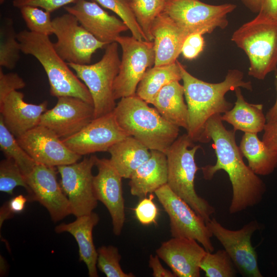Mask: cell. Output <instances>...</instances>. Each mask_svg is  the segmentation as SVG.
Instances as JSON below:
<instances>
[{"mask_svg": "<svg viewBox=\"0 0 277 277\" xmlns=\"http://www.w3.org/2000/svg\"><path fill=\"white\" fill-rule=\"evenodd\" d=\"M129 2H130L131 0H127Z\"/></svg>", "mask_w": 277, "mask_h": 277, "instance_id": "50", "label": "cell"}, {"mask_svg": "<svg viewBox=\"0 0 277 277\" xmlns=\"http://www.w3.org/2000/svg\"><path fill=\"white\" fill-rule=\"evenodd\" d=\"M97 174L93 176L94 196L107 209L112 220L113 233L119 235L125 221L122 177L112 165L110 159L96 157Z\"/></svg>", "mask_w": 277, "mask_h": 277, "instance_id": "18", "label": "cell"}, {"mask_svg": "<svg viewBox=\"0 0 277 277\" xmlns=\"http://www.w3.org/2000/svg\"><path fill=\"white\" fill-rule=\"evenodd\" d=\"M53 43L58 54L67 63L90 64L93 54L107 46L86 30L72 14L67 13L52 19Z\"/></svg>", "mask_w": 277, "mask_h": 277, "instance_id": "10", "label": "cell"}, {"mask_svg": "<svg viewBox=\"0 0 277 277\" xmlns=\"http://www.w3.org/2000/svg\"><path fill=\"white\" fill-rule=\"evenodd\" d=\"M99 220L98 214L92 212L76 217L71 223H61L55 228L56 233L68 232L74 238L78 246L80 260L86 264L90 277L98 276L97 251L94 245L92 232Z\"/></svg>", "mask_w": 277, "mask_h": 277, "instance_id": "24", "label": "cell"}, {"mask_svg": "<svg viewBox=\"0 0 277 277\" xmlns=\"http://www.w3.org/2000/svg\"><path fill=\"white\" fill-rule=\"evenodd\" d=\"M204 44L203 35L199 33L190 34L183 44L181 53L186 59H194L203 50Z\"/></svg>", "mask_w": 277, "mask_h": 277, "instance_id": "42", "label": "cell"}, {"mask_svg": "<svg viewBox=\"0 0 277 277\" xmlns=\"http://www.w3.org/2000/svg\"><path fill=\"white\" fill-rule=\"evenodd\" d=\"M182 80L177 60L175 63L148 68L140 82L135 95L148 104H152L161 89L174 81Z\"/></svg>", "mask_w": 277, "mask_h": 277, "instance_id": "29", "label": "cell"}, {"mask_svg": "<svg viewBox=\"0 0 277 277\" xmlns=\"http://www.w3.org/2000/svg\"><path fill=\"white\" fill-rule=\"evenodd\" d=\"M17 39L22 52L34 56L43 66L52 96L75 97L93 105L87 86L58 54L49 36L24 30L17 33Z\"/></svg>", "mask_w": 277, "mask_h": 277, "instance_id": "4", "label": "cell"}, {"mask_svg": "<svg viewBox=\"0 0 277 277\" xmlns=\"http://www.w3.org/2000/svg\"><path fill=\"white\" fill-rule=\"evenodd\" d=\"M214 236L230 256L236 269L245 277H262L258 261V255L251 243L253 234L261 228L256 220H252L239 230L224 227L215 219L206 223Z\"/></svg>", "mask_w": 277, "mask_h": 277, "instance_id": "12", "label": "cell"}, {"mask_svg": "<svg viewBox=\"0 0 277 277\" xmlns=\"http://www.w3.org/2000/svg\"><path fill=\"white\" fill-rule=\"evenodd\" d=\"M77 0H13V6L20 9L26 6H35L50 12V13L65 7L67 5L75 3Z\"/></svg>", "mask_w": 277, "mask_h": 277, "instance_id": "40", "label": "cell"}, {"mask_svg": "<svg viewBox=\"0 0 277 277\" xmlns=\"http://www.w3.org/2000/svg\"><path fill=\"white\" fill-rule=\"evenodd\" d=\"M128 136L112 112L93 118L81 131L62 140L71 151L82 156L108 151L112 145Z\"/></svg>", "mask_w": 277, "mask_h": 277, "instance_id": "15", "label": "cell"}, {"mask_svg": "<svg viewBox=\"0 0 277 277\" xmlns=\"http://www.w3.org/2000/svg\"><path fill=\"white\" fill-rule=\"evenodd\" d=\"M149 266L152 270V275L154 277H175L172 271L163 267L156 254L155 256L152 254L150 255Z\"/></svg>", "mask_w": 277, "mask_h": 277, "instance_id": "44", "label": "cell"}, {"mask_svg": "<svg viewBox=\"0 0 277 277\" xmlns=\"http://www.w3.org/2000/svg\"><path fill=\"white\" fill-rule=\"evenodd\" d=\"M0 149L6 158L13 159L26 177L36 163L28 155L18 143L16 138L5 126L0 115Z\"/></svg>", "mask_w": 277, "mask_h": 277, "instance_id": "31", "label": "cell"}, {"mask_svg": "<svg viewBox=\"0 0 277 277\" xmlns=\"http://www.w3.org/2000/svg\"><path fill=\"white\" fill-rule=\"evenodd\" d=\"M231 40L246 54L248 75L263 80L277 68V21L258 13L235 30Z\"/></svg>", "mask_w": 277, "mask_h": 277, "instance_id": "6", "label": "cell"}, {"mask_svg": "<svg viewBox=\"0 0 277 277\" xmlns=\"http://www.w3.org/2000/svg\"><path fill=\"white\" fill-rule=\"evenodd\" d=\"M153 198L152 193L150 194L148 198H142L134 209L137 219L144 225H148L156 222L158 210L152 201Z\"/></svg>", "mask_w": 277, "mask_h": 277, "instance_id": "38", "label": "cell"}, {"mask_svg": "<svg viewBox=\"0 0 277 277\" xmlns=\"http://www.w3.org/2000/svg\"><path fill=\"white\" fill-rule=\"evenodd\" d=\"M122 56L119 72L113 87L115 100L135 95L137 86L146 70L154 65L153 42L138 40L133 36H118Z\"/></svg>", "mask_w": 277, "mask_h": 277, "instance_id": "9", "label": "cell"}, {"mask_svg": "<svg viewBox=\"0 0 277 277\" xmlns=\"http://www.w3.org/2000/svg\"><path fill=\"white\" fill-rule=\"evenodd\" d=\"M200 268L206 277H233L236 273V268L225 249L215 253L207 251L201 260Z\"/></svg>", "mask_w": 277, "mask_h": 277, "instance_id": "33", "label": "cell"}, {"mask_svg": "<svg viewBox=\"0 0 277 277\" xmlns=\"http://www.w3.org/2000/svg\"><path fill=\"white\" fill-rule=\"evenodd\" d=\"M21 44L11 18H7L0 28V66L13 69L20 58Z\"/></svg>", "mask_w": 277, "mask_h": 277, "instance_id": "30", "label": "cell"}, {"mask_svg": "<svg viewBox=\"0 0 277 277\" xmlns=\"http://www.w3.org/2000/svg\"><path fill=\"white\" fill-rule=\"evenodd\" d=\"M118 44L114 42L107 45L102 58L94 64L68 63L91 94L94 107V118L112 112L116 105L113 87L121 63Z\"/></svg>", "mask_w": 277, "mask_h": 277, "instance_id": "7", "label": "cell"}, {"mask_svg": "<svg viewBox=\"0 0 277 277\" xmlns=\"http://www.w3.org/2000/svg\"><path fill=\"white\" fill-rule=\"evenodd\" d=\"M184 97L183 85L179 81H174L161 89L152 105L166 121L187 130L188 110Z\"/></svg>", "mask_w": 277, "mask_h": 277, "instance_id": "26", "label": "cell"}, {"mask_svg": "<svg viewBox=\"0 0 277 277\" xmlns=\"http://www.w3.org/2000/svg\"><path fill=\"white\" fill-rule=\"evenodd\" d=\"M23 93L11 92L0 104V112L4 123L16 137L39 125L41 117L47 110L48 101L39 104L26 103Z\"/></svg>", "mask_w": 277, "mask_h": 277, "instance_id": "21", "label": "cell"}, {"mask_svg": "<svg viewBox=\"0 0 277 277\" xmlns=\"http://www.w3.org/2000/svg\"><path fill=\"white\" fill-rule=\"evenodd\" d=\"M130 6L147 40L153 41L152 26L155 18L164 12L166 0H131Z\"/></svg>", "mask_w": 277, "mask_h": 277, "instance_id": "32", "label": "cell"}, {"mask_svg": "<svg viewBox=\"0 0 277 277\" xmlns=\"http://www.w3.org/2000/svg\"><path fill=\"white\" fill-rule=\"evenodd\" d=\"M232 4L210 5L199 0H169L165 12L189 34L211 33L228 25L227 15L236 8Z\"/></svg>", "mask_w": 277, "mask_h": 277, "instance_id": "8", "label": "cell"}, {"mask_svg": "<svg viewBox=\"0 0 277 277\" xmlns=\"http://www.w3.org/2000/svg\"><path fill=\"white\" fill-rule=\"evenodd\" d=\"M57 171L54 167L36 163L26 177L30 189L28 200L39 202L54 222L72 214L69 201L57 182Z\"/></svg>", "mask_w": 277, "mask_h": 277, "instance_id": "14", "label": "cell"}, {"mask_svg": "<svg viewBox=\"0 0 277 277\" xmlns=\"http://www.w3.org/2000/svg\"><path fill=\"white\" fill-rule=\"evenodd\" d=\"M16 140L28 155L38 164L57 167L77 162L81 159L68 148L52 131L39 125Z\"/></svg>", "mask_w": 277, "mask_h": 277, "instance_id": "16", "label": "cell"}, {"mask_svg": "<svg viewBox=\"0 0 277 277\" xmlns=\"http://www.w3.org/2000/svg\"><path fill=\"white\" fill-rule=\"evenodd\" d=\"M262 140L269 148L277 152V121L266 123Z\"/></svg>", "mask_w": 277, "mask_h": 277, "instance_id": "43", "label": "cell"}, {"mask_svg": "<svg viewBox=\"0 0 277 277\" xmlns=\"http://www.w3.org/2000/svg\"><path fill=\"white\" fill-rule=\"evenodd\" d=\"M168 214L172 238L196 240L209 252L214 250L212 235L206 223L183 199L175 194L166 184L154 192Z\"/></svg>", "mask_w": 277, "mask_h": 277, "instance_id": "11", "label": "cell"}, {"mask_svg": "<svg viewBox=\"0 0 277 277\" xmlns=\"http://www.w3.org/2000/svg\"><path fill=\"white\" fill-rule=\"evenodd\" d=\"M259 13L277 21V0H263Z\"/></svg>", "mask_w": 277, "mask_h": 277, "instance_id": "45", "label": "cell"}, {"mask_svg": "<svg viewBox=\"0 0 277 277\" xmlns=\"http://www.w3.org/2000/svg\"><path fill=\"white\" fill-rule=\"evenodd\" d=\"M19 9L29 31L49 36L53 34L52 19L50 12L32 6H24Z\"/></svg>", "mask_w": 277, "mask_h": 277, "instance_id": "36", "label": "cell"}, {"mask_svg": "<svg viewBox=\"0 0 277 277\" xmlns=\"http://www.w3.org/2000/svg\"><path fill=\"white\" fill-rule=\"evenodd\" d=\"M17 186L24 187L30 193L26 177L18 165L13 159L6 158L0 162V191L11 195Z\"/></svg>", "mask_w": 277, "mask_h": 277, "instance_id": "34", "label": "cell"}, {"mask_svg": "<svg viewBox=\"0 0 277 277\" xmlns=\"http://www.w3.org/2000/svg\"><path fill=\"white\" fill-rule=\"evenodd\" d=\"M166 1H169V0H166Z\"/></svg>", "mask_w": 277, "mask_h": 277, "instance_id": "51", "label": "cell"}, {"mask_svg": "<svg viewBox=\"0 0 277 277\" xmlns=\"http://www.w3.org/2000/svg\"><path fill=\"white\" fill-rule=\"evenodd\" d=\"M150 152V157L134 171L129 179L131 194L142 199L167 184L166 154L156 150H151Z\"/></svg>", "mask_w": 277, "mask_h": 277, "instance_id": "23", "label": "cell"}, {"mask_svg": "<svg viewBox=\"0 0 277 277\" xmlns=\"http://www.w3.org/2000/svg\"><path fill=\"white\" fill-rule=\"evenodd\" d=\"M235 131L224 126L221 114L211 116L206 122L199 142L212 140L216 162L201 168L203 177L211 180L219 170L225 171L230 181L232 196L229 212L235 214L259 204L266 191L263 181L246 165L235 142Z\"/></svg>", "mask_w": 277, "mask_h": 277, "instance_id": "1", "label": "cell"}, {"mask_svg": "<svg viewBox=\"0 0 277 277\" xmlns=\"http://www.w3.org/2000/svg\"><path fill=\"white\" fill-rule=\"evenodd\" d=\"M96 157L91 155L80 162L56 167L61 177V187L69 201L72 214L76 217L90 214L97 205L92 174Z\"/></svg>", "mask_w": 277, "mask_h": 277, "instance_id": "13", "label": "cell"}, {"mask_svg": "<svg viewBox=\"0 0 277 277\" xmlns=\"http://www.w3.org/2000/svg\"><path fill=\"white\" fill-rule=\"evenodd\" d=\"M255 133L245 132L239 149L248 166L258 175L271 174L277 167V152L268 147Z\"/></svg>", "mask_w": 277, "mask_h": 277, "instance_id": "28", "label": "cell"}, {"mask_svg": "<svg viewBox=\"0 0 277 277\" xmlns=\"http://www.w3.org/2000/svg\"><path fill=\"white\" fill-rule=\"evenodd\" d=\"M26 83L23 79L15 72L4 73L0 68V104L12 91L24 88Z\"/></svg>", "mask_w": 277, "mask_h": 277, "instance_id": "39", "label": "cell"}, {"mask_svg": "<svg viewBox=\"0 0 277 277\" xmlns=\"http://www.w3.org/2000/svg\"><path fill=\"white\" fill-rule=\"evenodd\" d=\"M234 91L236 97L234 105L221 115L222 120L231 124L234 131L258 133L264 131L267 122L263 105L246 101L241 87L236 88Z\"/></svg>", "mask_w": 277, "mask_h": 277, "instance_id": "25", "label": "cell"}, {"mask_svg": "<svg viewBox=\"0 0 277 277\" xmlns=\"http://www.w3.org/2000/svg\"><path fill=\"white\" fill-rule=\"evenodd\" d=\"M274 86L276 91V98L275 103L265 115L267 123L277 121V68L274 71Z\"/></svg>", "mask_w": 277, "mask_h": 277, "instance_id": "46", "label": "cell"}, {"mask_svg": "<svg viewBox=\"0 0 277 277\" xmlns=\"http://www.w3.org/2000/svg\"><path fill=\"white\" fill-rule=\"evenodd\" d=\"M93 118L92 104L75 97L61 96L53 108L43 113L39 125L63 140L81 131Z\"/></svg>", "mask_w": 277, "mask_h": 277, "instance_id": "17", "label": "cell"}, {"mask_svg": "<svg viewBox=\"0 0 277 277\" xmlns=\"http://www.w3.org/2000/svg\"><path fill=\"white\" fill-rule=\"evenodd\" d=\"M97 266L107 277H133L131 273L125 272L120 264L121 255L117 247L102 246L97 250Z\"/></svg>", "mask_w": 277, "mask_h": 277, "instance_id": "37", "label": "cell"}, {"mask_svg": "<svg viewBox=\"0 0 277 277\" xmlns=\"http://www.w3.org/2000/svg\"><path fill=\"white\" fill-rule=\"evenodd\" d=\"M108 152L110 162L123 178L130 179L134 171L150 156V150L128 136L112 145Z\"/></svg>", "mask_w": 277, "mask_h": 277, "instance_id": "27", "label": "cell"}, {"mask_svg": "<svg viewBox=\"0 0 277 277\" xmlns=\"http://www.w3.org/2000/svg\"><path fill=\"white\" fill-rule=\"evenodd\" d=\"M151 33L155 52L154 66L175 63L182 53L185 39L190 35L165 12L154 20Z\"/></svg>", "mask_w": 277, "mask_h": 277, "instance_id": "22", "label": "cell"}, {"mask_svg": "<svg viewBox=\"0 0 277 277\" xmlns=\"http://www.w3.org/2000/svg\"><path fill=\"white\" fill-rule=\"evenodd\" d=\"M79 23L98 41L107 45L116 42L128 28L121 20L110 15L95 2L77 0L71 6H65Z\"/></svg>", "mask_w": 277, "mask_h": 277, "instance_id": "19", "label": "cell"}, {"mask_svg": "<svg viewBox=\"0 0 277 277\" xmlns=\"http://www.w3.org/2000/svg\"><path fill=\"white\" fill-rule=\"evenodd\" d=\"M181 68L184 96L188 110L187 133L193 142H199L207 120L214 114L224 113L233 107L225 94L238 87L252 90L251 82L244 81L243 72L228 70L224 80L210 83L189 73L178 61Z\"/></svg>", "mask_w": 277, "mask_h": 277, "instance_id": "2", "label": "cell"}, {"mask_svg": "<svg viewBox=\"0 0 277 277\" xmlns=\"http://www.w3.org/2000/svg\"><path fill=\"white\" fill-rule=\"evenodd\" d=\"M28 201L27 196L19 194L6 202L0 209V227L6 220L11 218L15 213L22 212Z\"/></svg>", "mask_w": 277, "mask_h": 277, "instance_id": "41", "label": "cell"}, {"mask_svg": "<svg viewBox=\"0 0 277 277\" xmlns=\"http://www.w3.org/2000/svg\"><path fill=\"white\" fill-rule=\"evenodd\" d=\"M206 251L195 240L172 238L163 242L156 254L175 277H199L200 263Z\"/></svg>", "mask_w": 277, "mask_h": 277, "instance_id": "20", "label": "cell"}, {"mask_svg": "<svg viewBox=\"0 0 277 277\" xmlns=\"http://www.w3.org/2000/svg\"><path fill=\"white\" fill-rule=\"evenodd\" d=\"M93 1L117 14L126 25L134 38L141 41H148L139 26L127 0Z\"/></svg>", "mask_w": 277, "mask_h": 277, "instance_id": "35", "label": "cell"}, {"mask_svg": "<svg viewBox=\"0 0 277 277\" xmlns=\"http://www.w3.org/2000/svg\"><path fill=\"white\" fill-rule=\"evenodd\" d=\"M5 0H0V3L3 4Z\"/></svg>", "mask_w": 277, "mask_h": 277, "instance_id": "49", "label": "cell"}, {"mask_svg": "<svg viewBox=\"0 0 277 277\" xmlns=\"http://www.w3.org/2000/svg\"><path fill=\"white\" fill-rule=\"evenodd\" d=\"M241 1L250 11L258 13L260 11L263 0H241Z\"/></svg>", "mask_w": 277, "mask_h": 277, "instance_id": "47", "label": "cell"}, {"mask_svg": "<svg viewBox=\"0 0 277 277\" xmlns=\"http://www.w3.org/2000/svg\"><path fill=\"white\" fill-rule=\"evenodd\" d=\"M136 95L123 97L113 111L121 128L150 150L165 153L179 137L180 127L164 118Z\"/></svg>", "mask_w": 277, "mask_h": 277, "instance_id": "3", "label": "cell"}, {"mask_svg": "<svg viewBox=\"0 0 277 277\" xmlns=\"http://www.w3.org/2000/svg\"><path fill=\"white\" fill-rule=\"evenodd\" d=\"M193 142L187 133L184 134L179 136L165 153L168 166L167 185L207 223L215 210L195 190L194 179L199 168L194 157L201 146Z\"/></svg>", "mask_w": 277, "mask_h": 277, "instance_id": "5", "label": "cell"}, {"mask_svg": "<svg viewBox=\"0 0 277 277\" xmlns=\"http://www.w3.org/2000/svg\"><path fill=\"white\" fill-rule=\"evenodd\" d=\"M6 261L5 260L3 257H2L1 255V274H3L6 271Z\"/></svg>", "mask_w": 277, "mask_h": 277, "instance_id": "48", "label": "cell"}]
</instances>
